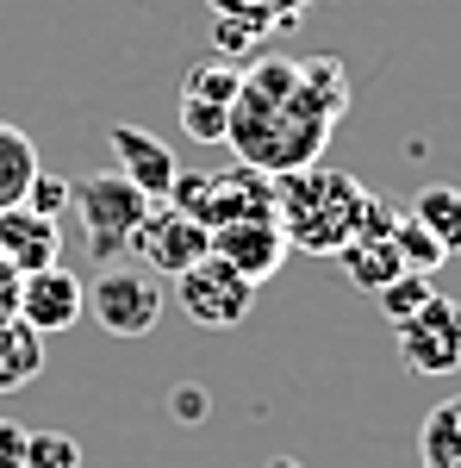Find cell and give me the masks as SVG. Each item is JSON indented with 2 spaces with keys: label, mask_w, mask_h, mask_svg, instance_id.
I'll use <instances>...</instances> for the list:
<instances>
[{
  "label": "cell",
  "mask_w": 461,
  "mask_h": 468,
  "mask_svg": "<svg viewBox=\"0 0 461 468\" xmlns=\"http://www.w3.org/2000/svg\"><path fill=\"white\" fill-rule=\"evenodd\" d=\"M343 112H350V69L337 57H262L256 69H244L225 144L244 156V169L293 176L319 163Z\"/></svg>",
  "instance_id": "obj_1"
},
{
  "label": "cell",
  "mask_w": 461,
  "mask_h": 468,
  "mask_svg": "<svg viewBox=\"0 0 461 468\" xmlns=\"http://www.w3.org/2000/svg\"><path fill=\"white\" fill-rule=\"evenodd\" d=\"M361 207H368V187L350 169L312 163V169L275 176V218H281V231H287V250L337 256L355 238Z\"/></svg>",
  "instance_id": "obj_2"
},
{
  "label": "cell",
  "mask_w": 461,
  "mask_h": 468,
  "mask_svg": "<svg viewBox=\"0 0 461 468\" xmlns=\"http://www.w3.org/2000/svg\"><path fill=\"white\" fill-rule=\"evenodd\" d=\"M69 207L81 213V231H88V256L107 269L119 250H131L143 213H150V194L131 187L119 169H94V176L69 181Z\"/></svg>",
  "instance_id": "obj_3"
},
{
  "label": "cell",
  "mask_w": 461,
  "mask_h": 468,
  "mask_svg": "<svg viewBox=\"0 0 461 468\" xmlns=\"http://www.w3.org/2000/svg\"><path fill=\"white\" fill-rule=\"evenodd\" d=\"M162 275H150V269H100L94 275V288H88V313L94 324L107 331V337H150L156 319H162Z\"/></svg>",
  "instance_id": "obj_4"
},
{
  "label": "cell",
  "mask_w": 461,
  "mask_h": 468,
  "mask_svg": "<svg viewBox=\"0 0 461 468\" xmlns=\"http://www.w3.org/2000/svg\"><path fill=\"white\" fill-rule=\"evenodd\" d=\"M175 293H181V313L194 324H206V331H231V324H244L249 306H256V282L213 250L200 256L194 269H181Z\"/></svg>",
  "instance_id": "obj_5"
},
{
  "label": "cell",
  "mask_w": 461,
  "mask_h": 468,
  "mask_svg": "<svg viewBox=\"0 0 461 468\" xmlns=\"http://www.w3.org/2000/svg\"><path fill=\"white\" fill-rule=\"evenodd\" d=\"M393 337H399V356H405L412 375H430V381L456 375L461 368V300L430 293L405 324H393Z\"/></svg>",
  "instance_id": "obj_6"
},
{
  "label": "cell",
  "mask_w": 461,
  "mask_h": 468,
  "mask_svg": "<svg viewBox=\"0 0 461 468\" xmlns=\"http://www.w3.org/2000/svg\"><path fill=\"white\" fill-rule=\"evenodd\" d=\"M131 250L143 256V269H150V275H181V269H194L200 256L213 250V231H206L194 213L169 207V200H150L138 238H131Z\"/></svg>",
  "instance_id": "obj_7"
},
{
  "label": "cell",
  "mask_w": 461,
  "mask_h": 468,
  "mask_svg": "<svg viewBox=\"0 0 461 468\" xmlns=\"http://www.w3.org/2000/svg\"><path fill=\"white\" fill-rule=\"evenodd\" d=\"M13 319L32 324L37 337H63V331L81 319V275H69L63 262L19 275V306H13Z\"/></svg>",
  "instance_id": "obj_8"
},
{
  "label": "cell",
  "mask_w": 461,
  "mask_h": 468,
  "mask_svg": "<svg viewBox=\"0 0 461 468\" xmlns=\"http://www.w3.org/2000/svg\"><path fill=\"white\" fill-rule=\"evenodd\" d=\"M107 144H112V169L131 181V187H143L150 200H169L181 163H175V150L162 144V138H150L143 125H112Z\"/></svg>",
  "instance_id": "obj_9"
},
{
  "label": "cell",
  "mask_w": 461,
  "mask_h": 468,
  "mask_svg": "<svg viewBox=\"0 0 461 468\" xmlns=\"http://www.w3.org/2000/svg\"><path fill=\"white\" fill-rule=\"evenodd\" d=\"M213 256H225L231 269H244L249 282L262 288V282L287 262L281 218H237V225H218V231H213Z\"/></svg>",
  "instance_id": "obj_10"
},
{
  "label": "cell",
  "mask_w": 461,
  "mask_h": 468,
  "mask_svg": "<svg viewBox=\"0 0 461 468\" xmlns=\"http://www.w3.org/2000/svg\"><path fill=\"white\" fill-rule=\"evenodd\" d=\"M57 250H63L57 218H37L26 200H19V207H0V269L32 275V269H50Z\"/></svg>",
  "instance_id": "obj_11"
},
{
  "label": "cell",
  "mask_w": 461,
  "mask_h": 468,
  "mask_svg": "<svg viewBox=\"0 0 461 468\" xmlns=\"http://www.w3.org/2000/svg\"><path fill=\"white\" fill-rule=\"evenodd\" d=\"M337 269L350 275V288L361 293H381L393 275H405V262L393 250V238H350L343 250H337Z\"/></svg>",
  "instance_id": "obj_12"
},
{
  "label": "cell",
  "mask_w": 461,
  "mask_h": 468,
  "mask_svg": "<svg viewBox=\"0 0 461 468\" xmlns=\"http://www.w3.org/2000/svg\"><path fill=\"white\" fill-rule=\"evenodd\" d=\"M44 375V337L19 319H0V394H19Z\"/></svg>",
  "instance_id": "obj_13"
},
{
  "label": "cell",
  "mask_w": 461,
  "mask_h": 468,
  "mask_svg": "<svg viewBox=\"0 0 461 468\" xmlns=\"http://www.w3.org/2000/svg\"><path fill=\"white\" fill-rule=\"evenodd\" d=\"M412 218H418V225H424V231H430V238H436L449 256H461V187H449V181H430V187H418Z\"/></svg>",
  "instance_id": "obj_14"
},
{
  "label": "cell",
  "mask_w": 461,
  "mask_h": 468,
  "mask_svg": "<svg viewBox=\"0 0 461 468\" xmlns=\"http://www.w3.org/2000/svg\"><path fill=\"white\" fill-rule=\"evenodd\" d=\"M418 456H424V468H461V394L430 406L424 431H418Z\"/></svg>",
  "instance_id": "obj_15"
},
{
  "label": "cell",
  "mask_w": 461,
  "mask_h": 468,
  "mask_svg": "<svg viewBox=\"0 0 461 468\" xmlns=\"http://www.w3.org/2000/svg\"><path fill=\"white\" fill-rule=\"evenodd\" d=\"M37 176V150L26 132H13L6 119H0V207H19L26 200V187Z\"/></svg>",
  "instance_id": "obj_16"
},
{
  "label": "cell",
  "mask_w": 461,
  "mask_h": 468,
  "mask_svg": "<svg viewBox=\"0 0 461 468\" xmlns=\"http://www.w3.org/2000/svg\"><path fill=\"white\" fill-rule=\"evenodd\" d=\"M393 250H399V262H405L412 275H436V269L449 262V250H443L412 213H399V225H393Z\"/></svg>",
  "instance_id": "obj_17"
},
{
  "label": "cell",
  "mask_w": 461,
  "mask_h": 468,
  "mask_svg": "<svg viewBox=\"0 0 461 468\" xmlns=\"http://www.w3.org/2000/svg\"><path fill=\"white\" fill-rule=\"evenodd\" d=\"M237 88H244V69H237L231 57H225V63H194V69L181 75V94H194V101H218V107H231Z\"/></svg>",
  "instance_id": "obj_18"
},
{
  "label": "cell",
  "mask_w": 461,
  "mask_h": 468,
  "mask_svg": "<svg viewBox=\"0 0 461 468\" xmlns=\"http://www.w3.org/2000/svg\"><path fill=\"white\" fill-rule=\"evenodd\" d=\"M268 32H275V19H262V13H218L213 44L225 50V57H249Z\"/></svg>",
  "instance_id": "obj_19"
},
{
  "label": "cell",
  "mask_w": 461,
  "mask_h": 468,
  "mask_svg": "<svg viewBox=\"0 0 461 468\" xmlns=\"http://www.w3.org/2000/svg\"><path fill=\"white\" fill-rule=\"evenodd\" d=\"M181 132H187L194 144H225V132H231V107L181 94Z\"/></svg>",
  "instance_id": "obj_20"
},
{
  "label": "cell",
  "mask_w": 461,
  "mask_h": 468,
  "mask_svg": "<svg viewBox=\"0 0 461 468\" xmlns=\"http://www.w3.org/2000/svg\"><path fill=\"white\" fill-rule=\"evenodd\" d=\"M430 293H436V288H430V275H412V269H405V275H393V282L374 293V300H381L387 324H405V319H412V313L430 300Z\"/></svg>",
  "instance_id": "obj_21"
},
{
  "label": "cell",
  "mask_w": 461,
  "mask_h": 468,
  "mask_svg": "<svg viewBox=\"0 0 461 468\" xmlns=\"http://www.w3.org/2000/svg\"><path fill=\"white\" fill-rule=\"evenodd\" d=\"M26 468H81V443L69 431H26Z\"/></svg>",
  "instance_id": "obj_22"
},
{
  "label": "cell",
  "mask_w": 461,
  "mask_h": 468,
  "mask_svg": "<svg viewBox=\"0 0 461 468\" xmlns=\"http://www.w3.org/2000/svg\"><path fill=\"white\" fill-rule=\"evenodd\" d=\"M26 207H32L37 218H57L63 207H69V181H63V176H44V169H37L32 187H26Z\"/></svg>",
  "instance_id": "obj_23"
},
{
  "label": "cell",
  "mask_w": 461,
  "mask_h": 468,
  "mask_svg": "<svg viewBox=\"0 0 461 468\" xmlns=\"http://www.w3.org/2000/svg\"><path fill=\"white\" fill-rule=\"evenodd\" d=\"M169 412H175L181 425H206V412H213V394H206L200 381H181L175 394H169Z\"/></svg>",
  "instance_id": "obj_24"
},
{
  "label": "cell",
  "mask_w": 461,
  "mask_h": 468,
  "mask_svg": "<svg viewBox=\"0 0 461 468\" xmlns=\"http://www.w3.org/2000/svg\"><path fill=\"white\" fill-rule=\"evenodd\" d=\"M299 6H306V0H213V13H262V19H275V26L299 19Z\"/></svg>",
  "instance_id": "obj_25"
},
{
  "label": "cell",
  "mask_w": 461,
  "mask_h": 468,
  "mask_svg": "<svg viewBox=\"0 0 461 468\" xmlns=\"http://www.w3.org/2000/svg\"><path fill=\"white\" fill-rule=\"evenodd\" d=\"M0 468H26V425L0 419Z\"/></svg>",
  "instance_id": "obj_26"
},
{
  "label": "cell",
  "mask_w": 461,
  "mask_h": 468,
  "mask_svg": "<svg viewBox=\"0 0 461 468\" xmlns=\"http://www.w3.org/2000/svg\"><path fill=\"white\" fill-rule=\"evenodd\" d=\"M13 306H19V275L0 269V319H13Z\"/></svg>",
  "instance_id": "obj_27"
},
{
  "label": "cell",
  "mask_w": 461,
  "mask_h": 468,
  "mask_svg": "<svg viewBox=\"0 0 461 468\" xmlns=\"http://www.w3.org/2000/svg\"><path fill=\"white\" fill-rule=\"evenodd\" d=\"M268 468H306V463H293V456H275V463H268Z\"/></svg>",
  "instance_id": "obj_28"
}]
</instances>
